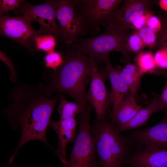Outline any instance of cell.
Wrapping results in <instances>:
<instances>
[{
    "mask_svg": "<svg viewBox=\"0 0 167 167\" xmlns=\"http://www.w3.org/2000/svg\"><path fill=\"white\" fill-rule=\"evenodd\" d=\"M60 95L58 93L50 98L40 86L37 88L24 84L18 85L10 92L8 96L10 102L5 113L11 127L14 129L20 127L21 135L9 163H12L19 149L30 141L38 140L50 147L46 140V131Z\"/></svg>",
    "mask_w": 167,
    "mask_h": 167,
    "instance_id": "obj_1",
    "label": "cell"
},
{
    "mask_svg": "<svg viewBox=\"0 0 167 167\" xmlns=\"http://www.w3.org/2000/svg\"><path fill=\"white\" fill-rule=\"evenodd\" d=\"M63 59L61 66L45 78L48 82L46 86H41L43 91L49 97L54 92L65 93L77 103L88 106L85 92L92 76L90 57L73 51Z\"/></svg>",
    "mask_w": 167,
    "mask_h": 167,
    "instance_id": "obj_2",
    "label": "cell"
},
{
    "mask_svg": "<svg viewBox=\"0 0 167 167\" xmlns=\"http://www.w3.org/2000/svg\"><path fill=\"white\" fill-rule=\"evenodd\" d=\"M90 130L100 167H120L132 143L105 118L95 121Z\"/></svg>",
    "mask_w": 167,
    "mask_h": 167,
    "instance_id": "obj_3",
    "label": "cell"
},
{
    "mask_svg": "<svg viewBox=\"0 0 167 167\" xmlns=\"http://www.w3.org/2000/svg\"><path fill=\"white\" fill-rule=\"evenodd\" d=\"M130 34L107 27L102 34L84 39L75 45L77 53L88 54L97 64L98 61H105L109 58V54L113 51L121 53L126 57L129 52L126 47L127 38Z\"/></svg>",
    "mask_w": 167,
    "mask_h": 167,
    "instance_id": "obj_4",
    "label": "cell"
},
{
    "mask_svg": "<svg viewBox=\"0 0 167 167\" xmlns=\"http://www.w3.org/2000/svg\"><path fill=\"white\" fill-rule=\"evenodd\" d=\"M92 107L90 105L79 116L78 133L69 159L64 167H100L89 124Z\"/></svg>",
    "mask_w": 167,
    "mask_h": 167,
    "instance_id": "obj_5",
    "label": "cell"
},
{
    "mask_svg": "<svg viewBox=\"0 0 167 167\" xmlns=\"http://www.w3.org/2000/svg\"><path fill=\"white\" fill-rule=\"evenodd\" d=\"M58 1H48L38 5H32L24 2L22 5L14 13L21 14L31 22H37L40 26L39 30L44 34H52L58 37L62 36L59 26L55 19Z\"/></svg>",
    "mask_w": 167,
    "mask_h": 167,
    "instance_id": "obj_6",
    "label": "cell"
},
{
    "mask_svg": "<svg viewBox=\"0 0 167 167\" xmlns=\"http://www.w3.org/2000/svg\"><path fill=\"white\" fill-rule=\"evenodd\" d=\"M31 22L23 15H2L0 17L1 35L7 37L28 49L35 46V38L44 34L35 30Z\"/></svg>",
    "mask_w": 167,
    "mask_h": 167,
    "instance_id": "obj_7",
    "label": "cell"
},
{
    "mask_svg": "<svg viewBox=\"0 0 167 167\" xmlns=\"http://www.w3.org/2000/svg\"><path fill=\"white\" fill-rule=\"evenodd\" d=\"M92 76L88 91L85 96L87 102L92 106L95 112L96 120L105 118L107 109L111 102L110 93L105 84V75L98 70L94 59L90 57Z\"/></svg>",
    "mask_w": 167,
    "mask_h": 167,
    "instance_id": "obj_8",
    "label": "cell"
},
{
    "mask_svg": "<svg viewBox=\"0 0 167 167\" xmlns=\"http://www.w3.org/2000/svg\"><path fill=\"white\" fill-rule=\"evenodd\" d=\"M76 1L61 0L57 1L56 17L58 20L63 41L70 45L82 33V20L76 14Z\"/></svg>",
    "mask_w": 167,
    "mask_h": 167,
    "instance_id": "obj_9",
    "label": "cell"
},
{
    "mask_svg": "<svg viewBox=\"0 0 167 167\" xmlns=\"http://www.w3.org/2000/svg\"><path fill=\"white\" fill-rule=\"evenodd\" d=\"M152 1L148 0H126L106 22L107 27L127 31L132 23L146 12Z\"/></svg>",
    "mask_w": 167,
    "mask_h": 167,
    "instance_id": "obj_10",
    "label": "cell"
},
{
    "mask_svg": "<svg viewBox=\"0 0 167 167\" xmlns=\"http://www.w3.org/2000/svg\"><path fill=\"white\" fill-rule=\"evenodd\" d=\"M127 138L132 143L143 145L145 149L167 148V118L155 126L133 131Z\"/></svg>",
    "mask_w": 167,
    "mask_h": 167,
    "instance_id": "obj_11",
    "label": "cell"
},
{
    "mask_svg": "<svg viewBox=\"0 0 167 167\" xmlns=\"http://www.w3.org/2000/svg\"><path fill=\"white\" fill-rule=\"evenodd\" d=\"M77 121L75 118L51 120L49 126L56 132L58 138L56 153L64 165L68 162L66 148L69 143L74 142L76 137V129Z\"/></svg>",
    "mask_w": 167,
    "mask_h": 167,
    "instance_id": "obj_12",
    "label": "cell"
},
{
    "mask_svg": "<svg viewBox=\"0 0 167 167\" xmlns=\"http://www.w3.org/2000/svg\"><path fill=\"white\" fill-rule=\"evenodd\" d=\"M120 0H87L83 4L84 17L92 24L98 25L108 20L122 2Z\"/></svg>",
    "mask_w": 167,
    "mask_h": 167,
    "instance_id": "obj_13",
    "label": "cell"
},
{
    "mask_svg": "<svg viewBox=\"0 0 167 167\" xmlns=\"http://www.w3.org/2000/svg\"><path fill=\"white\" fill-rule=\"evenodd\" d=\"M122 165L134 167H167V148L136 152L126 158Z\"/></svg>",
    "mask_w": 167,
    "mask_h": 167,
    "instance_id": "obj_14",
    "label": "cell"
},
{
    "mask_svg": "<svg viewBox=\"0 0 167 167\" xmlns=\"http://www.w3.org/2000/svg\"><path fill=\"white\" fill-rule=\"evenodd\" d=\"M105 62V72L109 78L111 86L110 95L113 105V117L118 107L128 94L129 90L117 71L110 63L109 58L106 60Z\"/></svg>",
    "mask_w": 167,
    "mask_h": 167,
    "instance_id": "obj_15",
    "label": "cell"
},
{
    "mask_svg": "<svg viewBox=\"0 0 167 167\" xmlns=\"http://www.w3.org/2000/svg\"><path fill=\"white\" fill-rule=\"evenodd\" d=\"M134 95L129 92L112 117L111 123L117 129L130 122L142 108L136 103Z\"/></svg>",
    "mask_w": 167,
    "mask_h": 167,
    "instance_id": "obj_16",
    "label": "cell"
},
{
    "mask_svg": "<svg viewBox=\"0 0 167 167\" xmlns=\"http://www.w3.org/2000/svg\"><path fill=\"white\" fill-rule=\"evenodd\" d=\"M163 106L160 97L154 98L146 107L140 109L130 122L117 129L121 132L141 127L146 124L153 113L160 110Z\"/></svg>",
    "mask_w": 167,
    "mask_h": 167,
    "instance_id": "obj_17",
    "label": "cell"
},
{
    "mask_svg": "<svg viewBox=\"0 0 167 167\" xmlns=\"http://www.w3.org/2000/svg\"><path fill=\"white\" fill-rule=\"evenodd\" d=\"M116 70L127 86L129 92L134 95L139 89L143 75L139 69L136 66L129 63Z\"/></svg>",
    "mask_w": 167,
    "mask_h": 167,
    "instance_id": "obj_18",
    "label": "cell"
},
{
    "mask_svg": "<svg viewBox=\"0 0 167 167\" xmlns=\"http://www.w3.org/2000/svg\"><path fill=\"white\" fill-rule=\"evenodd\" d=\"M58 110L60 119L75 118L76 115L80 113L86 109L90 104L87 106L80 105L76 102H69L63 95H61Z\"/></svg>",
    "mask_w": 167,
    "mask_h": 167,
    "instance_id": "obj_19",
    "label": "cell"
},
{
    "mask_svg": "<svg viewBox=\"0 0 167 167\" xmlns=\"http://www.w3.org/2000/svg\"><path fill=\"white\" fill-rule=\"evenodd\" d=\"M136 66L142 73L152 72L157 67L154 56L151 52H141L135 58Z\"/></svg>",
    "mask_w": 167,
    "mask_h": 167,
    "instance_id": "obj_20",
    "label": "cell"
},
{
    "mask_svg": "<svg viewBox=\"0 0 167 167\" xmlns=\"http://www.w3.org/2000/svg\"><path fill=\"white\" fill-rule=\"evenodd\" d=\"M35 42L37 49L48 53L54 51L56 45L54 36L50 34L36 36L35 38Z\"/></svg>",
    "mask_w": 167,
    "mask_h": 167,
    "instance_id": "obj_21",
    "label": "cell"
},
{
    "mask_svg": "<svg viewBox=\"0 0 167 167\" xmlns=\"http://www.w3.org/2000/svg\"><path fill=\"white\" fill-rule=\"evenodd\" d=\"M145 46L137 31L129 35L126 43V47L127 51L133 54H138Z\"/></svg>",
    "mask_w": 167,
    "mask_h": 167,
    "instance_id": "obj_22",
    "label": "cell"
},
{
    "mask_svg": "<svg viewBox=\"0 0 167 167\" xmlns=\"http://www.w3.org/2000/svg\"><path fill=\"white\" fill-rule=\"evenodd\" d=\"M64 59L59 53L53 51L48 52L44 58L45 66L53 71L56 70L63 62Z\"/></svg>",
    "mask_w": 167,
    "mask_h": 167,
    "instance_id": "obj_23",
    "label": "cell"
},
{
    "mask_svg": "<svg viewBox=\"0 0 167 167\" xmlns=\"http://www.w3.org/2000/svg\"><path fill=\"white\" fill-rule=\"evenodd\" d=\"M137 32L146 45L151 48L154 47L156 41V33L146 26L138 30Z\"/></svg>",
    "mask_w": 167,
    "mask_h": 167,
    "instance_id": "obj_24",
    "label": "cell"
},
{
    "mask_svg": "<svg viewBox=\"0 0 167 167\" xmlns=\"http://www.w3.org/2000/svg\"><path fill=\"white\" fill-rule=\"evenodd\" d=\"M24 1L21 0H2L0 1V15H2L10 11H15L20 6Z\"/></svg>",
    "mask_w": 167,
    "mask_h": 167,
    "instance_id": "obj_25",
    "label": "cell"
},
{
    "mask_svg": "<svg viewBox=\"0 0 167 167\" xmlns=\"http://www.w3.org/2000/svg\"><path fill=\"white\" fill-rule=\"evenodd\" d=\"M154 56L156 67L167 69V48L165 47L160 48Z\"/></svg>",
    "mask_w": 167,
    "mask_h": 167,
    "instance_id": "obj_26",
    "label": "cell"
},
{
    "mask_svg": "<svg viewBox=\"0 0 167 167\" xmlns=\"http://www.w3.org/2000/svg\"><path fill=\"white\" fill-rule=\"evenodd\" d=\"M152 15V13L146 11L134 21L131 25L134 28L137 30L146 27L148 19Z\"/></svg>",
    "mask_w": 167,
    "mask_h": 167,
    "instance_id": "obj_27",
    "label": "cell"
},
{
    "mask_svg": "<svg viewBox=\"0 0 167 167\" xmlns=\"http://www.w3.org/2000/svg\"><path fill=\"white\" fill-rule=\"evenodd\" d=\"M146 27L155 33L160 32L162 28L161 24L159 19L153 15L148 19L146 24Z\"/></svg>",
    "mask_w": 167,
    "mask_h": 167,
    "instance_id": "obj_28",
    "label": "cell"
},
{
    "mask_svg": "<svg viewBox=\"0 0 167 167\" xmlns=\"http://www.w3.org/2000/svg\"><path fill=\"white\" fill-rule=\"evenodd\" d=\"M157 46L160 48H167V32L163 29L159 34Z\"/></svg>",
    "mask_w": 167,
    "mask_h": 167,
    "instance_id": "obj_29",
    "label": "cell"
},
{
    "mask_svg": "<svg viewBox=\"0 0 167 167\" xmlns=\"http://www.w3.org/2000/svg\"><path fill=\"white\" fill-rule=\"evenodd\" d=\"M163 104V107L167 109V80L160 96Z\"/></svg>",
    "mask_w": 167,
    "mask_h": 167,
    "instance_id": "obj_30",
    "label": "cell"
},
{
    "mask_svg": "<svg viewBox=\"0 0 167 167\" xmlns=\"http://www.w3.org/2000/svg\"><path fill=\"white\" fill-rule=\"evenodd\" d=\"M159 4L161 9L167 12V0H160Z\"/></svg>",
    "mask_w": 167,
    "mask_h": 167,
    "instance_id": "obj_31",
    "label": "cell"
},
{
    "mask_svg": "<svg viewBox=\"0 0 167 167\" xmlns=\"http://www.w3.org/2000/svg\"><path fill=\"white\" fill-rule=\"evenodd\" d=\"M162 29L167 32V13L164 15L163 19V26Z\"/></svg>",
    "mask_w": 167,
    "mask_h": 167,
    "instance_id": "obj_32",
    "label": "cell"
},
{
    "mask_svg": "<svg viewBox=\"0 0 167 167\" xmlns=\"http://www.w3.org/2000/svg\"><path fill=\"white\" fill-rule=\"evenodd\" d=\"M167 118V116L165 117Z\"/></svg>",
    "mask_w": 167,
    "mask_h": 167,
    "instance_id": "obj_33",
    "label": "cell"
}]
</instances>
